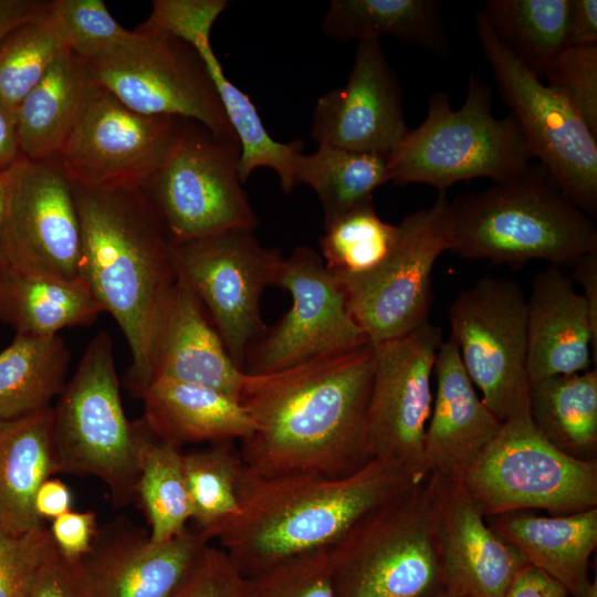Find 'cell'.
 <instances>
[{
    "label": "cell",
    "instance_id": "f35d334b",
    "mask_svg": "<svg viewBox=\"0 0 597 597\" xmlns=\"http://www.w3.org/2000/svg\"><path fill=\"white\" fill-rule=\"evenodd\" d=\"M49 7L0 36V104L15 115L25 96L69 50Z\"/></svg>",
    "mask_w": 597,
    "mask_h": 597
},
{
    "label": "cell",
    "instance_id": "bcb514c9",
    "mask_svg": "<svg viewBox=\"0 0 597 597\" xmlns=\"http://www.w3.org/2000/svg\"><path fill=\"white\" fill-rule=\"evenodd\" d=\"M93 511H69L52 520L49 528L57 549L72 559H83L88 553L97 531Z\"/></svg>",
    "mask_w": 597,
    "mask_h": 597
},
{
    "label": "cell",
    "instance_id": "f546056e",
    "mask_svg": "<svg viewBox=\"0 0 597 597\" xmlns=\"http://www.w3.org/2000/svg\"><path fill=\"white\" fill-rule=\"evenodd\" d=\"M94 86L86 62L65 50L18 108L22 157H59Z\"/></svg>",
    "mask_w": 597,
    "mask_h": 597
},
{
    "label": "cell",
    "instance_id": "4dcf8cb0",
    "mask_svg": "<svg viewBox=\"0 0 597 597\" xmlns=\"http://www.w3.org/2000/svg\"><path fill=\"white\" fill-rule=\"evenodd\" d=\"M441 8L437 0H333L322 31L338 42L379 41L391 35L448 57L451 45Z\"/></svg>",
    "mask_w": 597,
    "mask_h": 597
},
{
    "label": "cell",
    "instance_id": "9a60e30c",
    "mask_svg": "<svg viewBox=\"0 0 597 597\" xmlns=\"http://www.w3.org/2000/svg\"><path fill=\"white\" fill-rule=\"evenodd\" d=\"M274 286L291 295L292 305L249 349L247 374L275 373L369 344L348 311L341 284L312 248L298 245L284 258Z\"/></svg>",
    "mask_w": 597,
    "mask_h": 597
},
{
    "label": "cell",
    "instance_id": "8d00e7d4",
    "mask_svg": "<svg viewBox=\"0 0 597 597\" xmlns=\"http://www.w3.org/2000/svg\"><path fill=\"white\" fill-rule=\"evenodd\" d=\"M182 454L180 449L157 439L148 428L136 494L150 527L149 537L157 543L185 532L191 520Z\"/></svg>",
    "mask_w": 597,
    "mask_h": 597
},
{
    "label": "cell",
    "instance_id": "ac0fdd59",
    "mask_svg": "<svg viewBox=\"0 0 597 597\" xmlns=\"http://www.w3.org/2000/svg\"><path fill=\"white\" fill-rule=\"evenodd\" d=\"M442 344L440 329L426 322L397 338L373 345L375 366L367 411L371 458L402 464L420 476L433 392L431 376Z\"/></svg>",
    "mask_w": 597,
    "mask_h": 597
},
{
    "label": "cell",
    "instance_id": "83f0119b",
    "mask_svg": "<svg viewBox=\"0 0 597 597\" xmlns=\"http://www.w3.org/2000/svg\"><path fill=\"white\" fill-rule=\"evenodd\" d=\"M52 406L0 422V525L21 535L44 525L34 510L40 485L60 473Z\"/></svg>",
    "mask_w": 597,
    "mask_h": 597
},
{
    "label": "cell",
    "instance_id": "30bf717a",
    "mask_svg": "<svg viewBox=\"0 0 597 597\" xmlns=\"http://www.w3.org/2000/svg\"><path fill=\"white\" fill-rule=\"evenodd\" d=\"M484 57L534 158L590 218L597 213V135L567 98L544 84L495 38L481 11L474 19Z\"/></svg>",
    "mask_w": 597,
    "mask_h": 597
},
{
    "label": "cell",
    "instance_id": "c3c4849f",
    "mask_svg": "<svg viewBox=\"0 0 597 597\" xmlns=\"http://www.w3.org/2000/svg\"><path fill=\"white\" fill-rule=\"evenodd\" d=\"M568 46L597 45V1L572 0L568 22Z\"/></svg>",
    "mask_w": 597,
    "mask_h": 597
},
{
    "label": "cell",
    "instance_id": "5bb4252c",
    "mask_svg": "<svg viewBox=\"0 0 597 597\" xmlns=\"http://www.w3.org/2000/svg\"><path fill=\"white\" fill-rule=\"evenodd\" d=\"M395 247L368 277L342 287L348 311L371 345L402 336L428 322L433 266L450 251V199L439 192L428 208L399 223Z\"/></svg>",
    "mask_w": 597,
    "mask_h": 597
},
{
    "label": "cell",
    "instance_id": "9c48e42d",
    "mask_svg": "<svg viewBox=\"0 0 597 597\" xmlns=\"http://www.w3.org/2000/svg\"><path fill=\"white\" fill-rule=\"evenodd\" d=\"M460 482L485 517L524 510L566 515L597 507V460H579L554 447L530 413L502 422Z\"/></svg>",
    "mask_w": 597,
    "mask_h": 597
},
{
    "label": "cell",
    "instance_id": "f907efd6",
    "mask_svg": "<svg viewBox=\"0 0 597 597\" xmlns=\"http://www.w3.org/2000/svg\"><path fill=\"white\" fill-rule=\"evenodd\" d=\"M573 268L574 280L584 290L591 326L597 333V250L583 256Z\"/></svg>",
    "mask_w": 597,
    "mask_h": 597
},
{
    "label": "cell",
    "instance_id": "3957f363",
    "mask_svg": "<svg viewBox=\"0 0 597 597\" xmlns=\"http://www.w3.org/2000/svg\"><path fill=\"white\" fill-rule=\"evenodd\" d=\"M73 188L80 276L121 327L132 355L124 384L140 398L150 384L158 321L177 277L170 239L140 188Z\"/></svg>",
    "mask_w": 597,
    "mask_h": 597
},
{
    "label": "cell",
    "instance_id": "7402d4cb",
    "mask_svg": "<svg viewBox=\"0 0 597 597\" xmlns=\"http://www.w3.org/2000/svg\"><path fill=\"white\" fill-rule=\"evenodd\" d=\"M431 478L446 590L459 597H505L527 562L489 526L461 482Z\"/></svg>",
    "mask_w": 597,
    "mask_h": 597
},
{
    "label": "cell",
    "instance_id": "8992f818",
    "mask_svg": "<svg viewBox=\"0 0 597 597\" xmlns=\"http://www.w3.org/2000/svg\"><path fill=\"white\" fill-rule=\"evenodd\" d=\"M53 442L61 472L91 475L106 486L112 504L137 502L147 426L125 415L113 339L101 331L87 344L54 407Z\"/></svg>",
    "mask_w": 597,
    "mask_h": 597
},
{
    "label": "cell",
    "instance_id": "d590c367",
    "mask_svg": "<svg viewBox=\"0 0 597 597\" xmlns=\"http://www.w3.org/2000/svg\"><path fill=\"white\" fill-rule=\"evenodd\" d=\"M320 240L326 269L342 287L359 282L387 260L398 238V224L384 221L373 200L324 224Z\"/></svg>",
    "mask_w": 597,
    "mask_h": 597
},
{
    "label": "cell",
    "instance_id": "f6af8a7d",
    "mask_svg": "<svg viewBox=\"0 0 597 597\" xmlns=\"http://www.w3.org/2000/svg\"><path fill=\"white\" fill-rule=\"evenodd\" d=\"M24 597H93L83 559L66 557L51 538Z\"/></svg>",
    "mask_w": 597,
    "mask_h": 597
},
{
    "label": "cell",
    "instance_id": "2e32d148",
    "mask_svg": "<svg viewBox=\"0 0 597 597\" xmlns=\"http://www.w3.org/2000/svg\"><path fill=\"white\" fill-rule=\"evenodd\" d=\"M3 175L0 268L78 277L81 224L73 182L59 157H22Z\"/></svg>",
    "mask_w": 597,
    "mask_h": 597
},
{
    "label": "cell",
    "instance_id": "52a82bcc",
    "mask_svg": "<svg viewBox=\"0 0 597 597\" xmlns=\"http://www.w3.org/2000/svg\"><path fill=\"white\" fill-rule=\"evenodd\" d=\"M337 597H431L446 590L433 479L412 484L328 548Z\"/></svg>",
    "mask_w": 597,
    "mask_h": 597
},
{
    "label": "cell",
    "instance_id": "603a6c76",
    "mask_svg": "<svg viewBox=\"0 0 597 597\" xmlns=\"http://www.w3.org/2000/svg\"><path fill=\"white\" fill-rule=\"evenodd\" d=\"M433 373L437 386L425 432L422 468L426 475L460 482L502 422L478 395L451 337L442 342Z\"/></svg>",
    "mask_w": 597,
    "mask_h": 597
},
{
    "label": "cell",
    "instance_id": "f1b7e54d",
    "mask_svg": "<svg viewBox=\"0 0 597 597\" xmlns=\"http://www.w3.org/2000/svg\"><path fill=\"white\" fill-rule=\"evenodd\" d=\"M103 308L81 277L0 268V323L15 334L51 336L94 323Z\"/></svg>",
    "mask_w": 597,
    "mask_h": 597
},
{
    "label": "cell",
    "instance_id": "b9f144b4",
    "mask_svg": "<svg viewBox=\"0 0 597 597\" xmlns=\"http://www.w3.org/2000/svg\"><path fill=\"white\" fill-rule=\"evenodd\" d=\"M544 78L567 98L597 135V45L565 48Z\"/></svg>",
    "mask_w": 597,
    "mask_h": 597
},
{
    "label": "cell",
    "instance_id": "4fadbf2b",
    "mask_svg": "<svg viewBox=\"0 0 597 597\" xmlns=\"http://www.w3.org/2000/svg\"><path fill=\"white\" fill-rule=\"evenodd\" d=\"M86 64L94 83L128 108L196 121L238 140L201 56L187 41L135 30L126 45Z\"/></svg>",
    "mask_w": 597,
    "mask_h": 597
},
{
    "label": "cell",
    "instance_id": "11a10c76",
    "mask_svg": "<svg viewBox=\"0 0 597 597\" xmlns=\"http://www.w3.org/2000/svg\"><path fill=\"white\" fill-rule=\"evenodd\" d=\"M585 597H597V582L596 579L593 582L591 586L589 587L587 594Z\"/></svg>",
    "mask_w": 597,
    "mask_h": 597
},
{
    "label": "cell",
    "instance_id": "484cf974",
    "mask_svg": "<svg viewBox=\"0 0 597 597\" xmlns=\"http://www.w3.org/2000/svg\"><path fill=\"white\" fill-rule=\"evenodd\" d=\"M485 519L528 564L561 583L569 596L585 597L593 583L588 564L597 546V507L551 516L512 511Z\"/></svg>",
    "mask_w": 597,
    "mask_h": 597
},
{
    "label": "cell",
    "instance_id": "d6986e66",
    "mask_svg": "<svg viewBox=\"0 0 597 597\" xmlns=\"http://www.w3.org/2000/svg\"><path fill=\"white\" fill-rule=\"evenodd\" d=\"M229 7L227 0H155L149 17L139 25L148 32H167L190 43L201 56L228 121L241 147L239 177L244 185L260 168L273 169L283 192L296 187L294 165L303 142L275 140L263 125L254 103L226 75L210 41L213 23Z\"/></svg>",
    "mask_w": 597,
    "mask_h": 597
},
{
    "label": "cell",
    "instance_id": "ab89813d",
    "mask_svg": "<svg viewBox=\"0 0 597 597\" xmlns=\"http://www.w3.org/2000/svg\"><path fill=\"white\" fill-rule=\"evenodd\" d=\"M49 8L66 48L84 62L109 55L135 34L114 19L102 0H53Z\"/></svg>",
    "mask_w": 597,
    "mask_h": 597
},
{
    "label": "cell",
    "instance_id": "4316f807",
    "mask_svg": "<svg viewBox=\"0 0 597 597\" xmlns=\"http://www.w3.org/2000/svg\"><path fill=\"white\" fill-rule=\"evenodd\" d=\"M140 399L142 419L153 434L178 449L188 443L243 440L254 430L238 399L210 387L156 379Z\"/></svg>",
    "mask_w": 597,
    "mask_h": 597
},
{
    "label": "cell",
    "instance_id": "7bdbcfd3",
    "mask_svg": "<svg viewBox=\"0 0 597 597\" xmlns=\"http://www.w3.org/2000/svg\"><path fill=\"white\" fill-rule=\"evenodd\" d=\"M170 597H249L247 578L221 547L208 543Z\"/></svg>",
    "mask_w": 597,
    "mask_h": 597
},
{
    "label": "cell",
    "instance_id": "e575fe53",
    "mask_svg": "<svg viewBox=\"0 0 597 597\" xmlns=\"http://www.w3.org/2000/svg\"><path fill=\"white\" fill-rule=\"evenodd\" d=\"M295 185L311 187L320 199L324 224L373 200L374 191L389 182L388 155L358 153L320 145L300 154L294 165Z\"/></svg>",
    "mask_w": 597,
    "mask_h": 597
},
{
    "label": "cell",
    "instance_id": "681fc988",
    "mask_svg": "<svg viewBox=\"0 0 597 597\" xmlns=\"http://www.w3.org/2000/svg\"><path fill=\"white\" fill-rule=\"evenodd\" d=\"M72 493L60 479L49 478L38 489L34 496V510L44 520H54L71 511Z\"/></svg>",
    "mask_w": 597,
    "mask_h": 597
},
{
    "label": "cell",
    "instance_id": "9f6ffc18",
    "mask_svg": "<svg viewBox=\"0 0 597 597\" xmlns=\"http://www.w3.org/2000/svg\"><path fill=\"white\" fill-rule=\"evenodd\" d=\"M431 597H459V596H457V595H454V594H452V593H450L448 590H443V591H441V593H439V594H437L434 596H431Z\"/></svg>",
    "mask_w": 597,
    "mask_h": 597
},
{
    "label": "cell",
    "instance_id": "d6a6232c",
    "mask_svg": "<svg viewBox=\"0 0 597 597\" xmlns=\"http://www.w3.org/2000/svg\"><path fill=\"white\" fill-rule=\"evenodd\" d=\"M71 353L57 335L15 334L0 352V422L51 407L66 385Z\"/></svg>",
    "mask_w": 597,
    "mask_h": 597
},
{
    "label": "cell",
    "instance_id": "6da1fadb",
    "mask_svg": "<svg viewBox=\"0 0 597 597\" xmlns=\"http://www.w3.org/2000/svg\"><path fill=\"white\" fill-rule=\"evenodd\" d=\"M375 366L369 343L290 368L250 375L240 402L254 422L241 440L249 474L347 476L373 458L367 411Z\"/></svg>",
    "mask_w": 597,
    "mask_h": 597
},
{
    "label": "cell",
    "instance_id": "5b68a950",
    "mask_svg": "<svg viewBox=\"0 0 597 597\" xmlns=\"http://www.w3.org/2000/svg\"><path fill=\"white\" fill-rule=\"evenodd\" d=\"M533 155L515 117L492 113V87L470 74L465 100L458 109L450 97L433 92L420 125L408 129L388 155L389 181L422 184L441 191L474 178L504 182L523 174Z\"/></svg>",
    "mask_w": 597,
    "mask_h": 597
},
{
    "label": "cell",
    "instance_id": "ba28073f",
    "mask_svg": "<svg viewBox=\"0 0 597 597\" xmlns=\"http://www.w3.org/2000/svg\"><path fill=\"white\" fill-rule=\"evenodd\" d=\"M240 155L237 139L181 118L170 153L140 188L171 241L258 228L239 177Z\"/></svg>",
    "mask_w": 597,
    "mask_h": 597
},
{
    "label": "cell",
    "instance_id": "60d3db41",
    "mask_svg": "<svg viewBox=\"0 0 597 597\" xmlns=\"http://www.w3.org/2000/svg\"><path fill=\"white\" fill-rule=\"evenodd\" d=\"M245 578L249 597H337L328 548L286 558Z\"/></svg>",
    "mask_w": 597,
    "mask_h": 597
},
{
    "label": "cell",
    "instance_id": "ffe728a7",
    "mask_svg": "<svg viewBox=\"0 0 597 597\" xmlns=\"http://www.w3.org/2000/svg\"><path fill=\"white\" fill-rule=\"evenodd\" d=\"M408 129L402 88L380 42H359L346 84L316 101L313 139L318 146L389 155Z\"/></svg>",
    "mask_w": 597,
    "mask_h": 597
},
{
    "label": "cell",
    "instance_id": "db71d44e",
    "mask_svg": "<svg viewBox=\"0 0 597 597\" xmlns=\"http://www.w3.org/2000/svg\"><path fill=\"white\" fill-rule=\"evenodd\" d=\"M4 208H6L4 175L0 172V256H1V239H2V228H3V219H4Z\"/></svg>",
    "mask_w": 597,
    "mask_h": 597
},
{
    "label": "cell",
    "instance_id": "8fae6325",
    "mask_svg": "<svg viewBox=\"0 0 597 597\" xmlns=\"http://www.w3.org/2000/svg\"><path fill=\"white\" fill-rule=\"evenodd\" d=\"M449 322V337L488 409L501 422L528 415L527 304L521 286L482 277L453 300Z\"/></svg>",
    "mask_w": 597,
    "mask_h": 597
},
{
    "label": "cell",
    "instance_id": "277c9868",
    "mask_svg": "<svg viewBox=\"0 0 597 597\" xmlns=\"http://www.w3.org/2000/svg\"><path fill=\"white\" fill-rule=\"evenodd\" d=\"M450 251L521 268L532 260L574 266L597 250V228L540 163L520 176L450 200Z\"/></svg>",
    "mask_w": 597,
    "mask_h": 597
},
{
    "label": "cell",
    "instance_id": "7dc6e473",
    "mask_svg": "<svg viewBox=\"0 0 597 597\" xmlns=\"http://www.w3.org/2000/svg\"><path fill=\"white\" fill-rule=\"evenodd\" d=\"M565 587L541 569L525 564L513 577L505 597H568Z\"/></svg>",
    "mask_w": 597,
    "mask_h": 597
},
{
    "label": "cell",
    "instance_id": "ee69618b",
    "mask_svg": "<svg viewBox=\"0 0 597 597\" xmlns=\"http://www.w3.org/2000/svg\"><path fill=\"white\" fill-rule=\"evenodd\" d=\"M50 542L45 525L21 535L10 534L0 525V597H24Z\"/></svg>",
    "mask_w": 597,
    "mask_h": 597
},
{
    "label": "cell",
    "instance_id": "836d02e7",
    "mask_svg": "<svg viewBox=\"0 0 597 597\" xmlns=\"http://www.w3.org/2000/svg\"><path fill=\"white\" fill-rule=\"evenodd\" d=\"M572 0H486L480 10L498 41L540 78L567 48Z\"/></svg>",
    "mask_w": 597,
    "mask_h": 597
},
{
    "label": "cell",
    "instance_id": "74e56055",
    "mask_svg": "<svg viewBox=\"0 0 597 597\" xmlns=\"http://www.w3.org/2000/svg\"><path fill=\"white\" fill-rule=\"evenodd\" d=\"M191 502V520L209 543L211 533L239 515V485L244 463L232 441L182 454Z\"/></svg>",
    "mask_w": 597,
    "mask_h": 597
},
{
    "label": "cell",
    "instance_id": "7a4b0ae2",
    "mask_svg": "<svg viewBox=\"0 0 597 597\" xmlns=\"http://www.w3.org/2000/svg\"><path fill=\"white\" fill-rule=\"evenodd\" d=\"M426 476L374 458L342 478L291 474L262 478L245 471L239 515L216 528L237 569L251 577L286 558L329 548L366 513Z\"/></svg>",
    "mask_w": 597,
    "mask_h": 597
},
{
    "label": "cell",
    "instance_id": "1f68e13d",
    "mask_svg": "<svg viewBox=\"0 0 597 597\" xmlns=\"http://www.w3.org/2000/svg\"><path fill=\"white\" fill-rule=\"evenodd\" d=\"M531 419L542 436L566 454L597 460V369L530 384Z\"/></svg>",
    "mask_w": 597,
    "mask_h": 597
},
{
    "label": "cell",
    "instance_id": "e0dca14e",
    "mask_svg": "<svg viewBox=\"0 0 597 597\" xmlns=\"http://www.w3.org/2000/svg\"><path fill=\"white\" fill-rule=\"evenodd\" d=\"M180 122L137 113L95 84L59 159L74 185L143 188L170 153Z\"/></svg>",
    "mask_w": 597,
    "mask_h": 597
},
{
    "label": "cell",
    "instance_id": "7c38bea8",
    "mask_svg": "<svg viewBox=\"0 0 597 597\" xmlns=\"http://www.w3.org/2000/svg\"><path fill=\"white\" fill-rule=\"evenodd\" d=\"M176 275L196 294L233 362L243 369L249 349L263 335L260 300L274 285L284 260L263 247L254 231L227 230L171 241Z\"/></svg>",
    "mask_w": 597,
    "mask_h": 597
},
{
    "label": "cell",
    "instance_id": "d4e9b609",
    "mask_svg": "<svg viewBox=\"0 0 597 597\" xmlns=\"http://www.w3.org/2000/svg\"><path fill=\"white\" fill-rule=\"evenodd\" d=\"M526 304L528 383L590 369L597 360V333L572 279L555 265L540 271Z\"/></svg>",
    "mask_w": 597,
    "mask_h": 597
},
{
    "label": "cell",
    "instance_id": "816d5d0a",
    "mask_svg": "<svg viewBox=\"0 0 597 597\" xmlns=\"http://www.w3.org/2000/svg\"><path fill=\"white\" fill-rule=\"evenodd\" d=\"M45 0H0V36L13 27L42 14Z\"/></svg>",
    "mask_w": 597,
    "mask_h": 597
},
{
    "label": "cell",
    "instance_id": "44dd1931",
    "mask_svg": "<svg viewBox=\"0 0 597 597\" xmlns=\"http://www.w3.org/2000/svg\"><path fill=\"white\" fill-rule=\"evenodd\" d=\"M208 542L187 528L166 542L128 519L97 527L83 562L93 597H170Z\"/></svg>",
    "mask_w": 597,
    "mask_h": 597
},
{
    "label": "cell",
    "instance_id": "f5cc1de1",
    "mask_svg": "<svg viewBox=\"0 0 597 597\" xmlns=\"http://www.w3.org/2000/svg\"><path fill=\"white\" fill-rule=\"evenodd\" d=\"M21 158L17 115L0 104V172L4 174Z\"/></svg>",
    "mask_w": 597,
    "mask_h": 597
},
{
    "label": "cell",
    "instance_id": "cb8c5ba5",
    "mask_svg": "<svg viewBox=\"0 0 597 597\" xmlns=\"http://www.w3.org/2000/svg\"><path fill=\"white\" fill-rule=\"evenodd\" d=\"M245 378L196 294L177 276L155 332L150 383L168 379L201 385L240 401Z\"/></svg>",
    "mask_w": 597,
    "mask_h": 597
}]
</instances>
